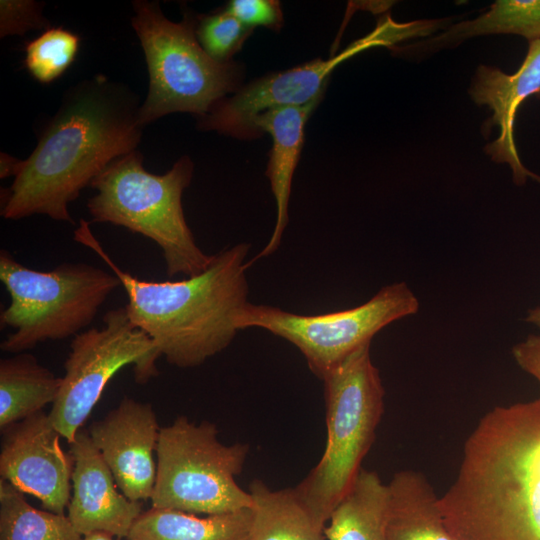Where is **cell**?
Segmentation results:
<instances>
[{
	"label": "cell",
	"instance_id": "obj_1",
	"mask_svg": "<svg viewBox=\"0 0 540 540\" xmlns=\"http://www.w3.org/2000/svg\"><path fill=\"white\" fill-rule=\"evenodd\" d=\"M137 100L104 76L79 83L60 108L6 191L1 215L35 214L74 224L68 205L113 160L136 150L143 125Z\"/></svg>",
	"mask_w": 540,
	"mask_h": 540
},
{
	"label": "cell",
	"instance_id": "obj_2",
	"mask_svg": "<svg viewBox=\"0 0 540 540\" xmlns=\"http://www.w3.org/2000/svg\"><path fill=\"white\" fill-rule=\"evenodd\" d=\"M439 508L455 540H540V397L497 406L467 438Z\"/></svg>",
	"mask_w": 540,
	"mask_h": 540
},
{
	"label": "cell",
	"instance_id": "obj_3",
	"mask_svg": "<svg viewBox=\"0 0 540 540\" xmlns=\"http://www.w3.org/2000/svg\"><path fill=\"white\" fill-rule=\"evenodd\" d=\"M80 220L74 240L94 251L119 278L133 324L155 343L161 356L179 368H192L226 349L237 333L248 302L246 260L250 244L213 254L201 273L179 281H146L122 270Z\"/></svg>",
	"mask_w": 540,
	"mask_h": 540
},
{
	"label": "cell",
	"instance_id": "obj_4",
	"mask_svg": "<svg viewBox=\"0 0 540 540\" xmlns=\"http://www.w3.org/2000/svg\"><path fill=\"white\" fill-rule=\"evenodd\" d=\"M193 169L191 159L183 156L165 174H152L137 150L113 160L90 184L96 190L87 202L92 221L121 226L154 241L168 276L203 272L213 255L197 245L182 206Z\"/></svg>",
	"mask_w": 540,
	"mask_h": 540
},
{
	"label": "cell",
	"instance_id": "obj_5",
	"mask_svg": "<svg viewBox=\"0 0 540 540\" xmlns=\"http://www.w3.org/2000/svg\"><path fill=\"white\" fill-rule=\"evenodd\" d=\"M370 344L350 354L322 378L327 439L318 463L294 491L314 520L328 519L361 468L384 412V387Z\"/></svg>",
	"mask_w": 540,
	"mask_h": 540
},
{
	"label": "cell",
	"instance_id": "obj_6",
	"mask_svg": "<svg viewBox=\"0 0 540 540\" xmlns=\"http://www.w3.org/2000/svg\"><path fill=\"white\" fill-rule=\"evenodd\" d=\"M0 280L10 297L0 314L1 328H12L0 344L21 353L48 340L76 336L92 321L119 278L86 263H62L50 271L25 267L7 250L0 251Z\"/></svg>",
	"mask_w": 540,
	"mask_h": 540
},
{
	"label": "cell",
	"instance_id": "obj_7",
	"mask_svg": "<svg viewBox=\"0 0 540 540\" xmlns=\"http://www.w3.org/2000/svg\"><path fill=\"white\" fill-rule=\"evenodd\" d=\"M131 19L144 51L149 74L148 93L140 105L145 126L174 112L206 115L224 96L238 87L241 70L232 61L218 62L201 47L196 22L186 14L173 22L157 2H133Z\"/></svg>",
	"mask_w": 540,
	"mask_h": 540
},
{
	"label": "cell",
	"instance_id": "obj_8",
	"mask_svg": "<svg viewBox=\"0 0 540 540\" xmlns=\"http://www.w3.org/2000/svg\"><path fill=\"white\" fill-rule=\"evenodd\" d=\"M248 452L247 444L220 442L214 423L178 416L160 430L152 507L206 515L252 508L236 482Z\"/></svg>",
	"mask_w": 540,
	"mask_h": 540
},
{
	"label": "cell",
	"instance_id": "obj_9",
	"mask_svg": "<svg viewBox=\"0 0 540 540\" xmlns=\"http://www.w3.org/2000/svg\"><path fill=\"white\" fill-rule=\"evenodd\" d=\"M103 322L101 329L74 336L60 391L49 412L52 424L69 444L118 371L132 366L139 384L159 374L156 363L161 354L152 339L133 324L126 306L106 312Z\"/></svg>",
	"mask_w": 540,
	"mask_h": 540
},
{
	"label": "cell",
	"instance_id": "obj_10",
	"mask_svg": "<svg viewBox=\"0 0 540 540\" xmlns=\"http://www.w3.org/2000/svg\"><path fill=\"white\" fill-rule=\"evenodd\" d=\"M419 310L415 294L404 282L382 287L365 303L346 310L300 315L269 305L248 303L240 330L257 327L281 337L303 354L309 369L322 378L384 327Z\"/></svg>",
	"mask_w": 540,
	"mask_h": 540
},
{
	"label": "cell",
	"instance_id": "obj_11",
	"mask_svg": "<svg viewBox=\"0 0 540 540\" xmlns=\"http://www.w3.org/2000/svg\"><path fill=\"white\" fill-rule=\"evenodd\" d=\"M396 30L398 26L387 20L329 59H315L238 88L234 95L221 99L200 117L199 127L238 139L257 138L260 134L254 120L260 113L275 107L303 106L322 97L325 81L338 64L366 48L394 42L398 36Z\"/></svg>",
	"mask_w": 540,
	"mask_h": 540
},
{
	"label": "cell",
	"instance_id": "obj_12",
	"mask_svg": "<svg viewBox=\"0 0 540 540\" xmlns=\"http://www.w3.org/2000/svg\"><path fill=\"white\" fill-rule=\"evenodd\" d=\"M0 451L1 479L38 498L45 510L64 514L72 491L74 461L49 414L40 411L5 428Z\"/></svg>",
	"mask_w": 540,
	"mask_h": 540
},
{
	"label": "cell",
	"instance_id": "obj_13",
	"mask_svg": "<svg viewBox=\"0 0 540 540\" xmlns=\"http://www.w3.org/2000/svg\"><path fill=\"white\" fill-rule=\"evenodd\" d=\"M160 430L152 405L127 396L89 427L90 439L119 490L132 501L152 497L156 479L154 454Z\"/></svg>",
	"mask_w": 540,
	"mask_h": 540
},
{
	"label": "cell",
	"instance_id": "obj_14",
	"mask_svg": "<svg viewBox=\"0 0 540 540\" xmlns=\"http://www.w3.org/2000/svg\"><path fill=\"white\" fill-rule=\"evenodd\" d=\"M70 453L74 467L67 516L74 528L82 536L103 531L127 538L143 513L142 503L128 499L119 490L88 430H79L70 443Z\"/></svg>",
	"mask_w": 540,
	"mask_h": 540
},
{
	"label": "cell",
	"instance_id": "obj_15",
	"mask_svg": "<svg viewBox=\"0 0 540 540\" xmlns=\"http://www.w3.org/2000/svg\"><path fill=\"white\" fill-rule=\"evenodd\" d=\"M536 93H540V39L529 42L527 55L516 73L508 75L498 68L481 65L470 89L478 105H487L493 111L488 125L500 127L499 137L486 146V152L493 161L509 164L517 185L524 184L531 174L516 150L514 120L520 104Z\"/></svg>",
	"mask_w": 540,
	"mask_h": 540
},
{
	"label": "cell",
	"instance_id": "obj_16",
	"mask_svg": "<svg viewBox=\"0 0 540 540\" xmlns=\"http://www.w3.org/2000/svg\"><path fill=\"white\" fill-rule=\"evenodd\" d=\"M320 99L321 97L303 106L271 108L260 113L254 120V127L260 135L267 132L272 137L266 175L275 198L276 221L268 243L251 260L252 263L259 258L270 256L280 245L288 224L291 185L303 146L304 128Z\"/></svg>",
	"mask_w": 540,
	"mask_h": 540
},
{
	"label": "cell",
	"instance_id": "obj_17",
	"mask_svg": "<svg viewBox=\"0 0 540 540\" xmlns=\"http://www.w3.org/2000/svg\"><path fill=\"white\" fill-rule=\"evenodd\" d=\"M387 485V540H455L441 514L439 497L423 473L402 470Z\"/></svg>",
	"mask_w": 540,
	"mask_h": 540
},
{
	"label": "cell",
	"instance_id": "obj_18",
	"mask_svg": "<svg viewBox=\"0 0 540 540\" xmlns=\"http://www.w3.org/2000/svg\"><path fill=\"white\" fill-rule=\"evenodd\" d=\"M252 508L198 517L170 509L151 508L134 523L128 540H248Z\"/></svg>",
	"mask_w": 540,
	"mask_h": 540
},
{
	"label": "cell",
	"instance_id": "obj_19",
	"mask_svg": "<svg viewBox=\"0 0 540 540\" xmlns=\"http://www.w3.org/2000/svg\"><path fill=\"white\" fill-rule=\"evenodd\" d=\"M62 379L37 358L21 352L0 361V430L53 404Z\"/></svg>",
	"mask_w": 540,
	"mask_h": 540
},
{
	"label": "cell",
	"instance_id": "obj_20",
	"mask_svg": "<svg viewBox=\"0 0 540 540\" xmlns=\"http://www.w3.org/2000/svg\"><path fill=\"white\" fill-rule=\"evenodd\" d=\"M389 492L374 471L361 469L324 527L327 540H387Z\"/></svg>",
	"mask_w": 540,
	"mask_h": 540
},
{
	"label": "cell",
	"instance_id": "obj_21",
	"mask_svg": "<svg viewBox=\"0 0 540 540\" xmlns=\"http://www.w3.org/2000/svg\"><path fill=\"white\" fill-rule=\"evenodd\" d=\"M249 493L253 517L248 540H327L293 488L272 490L255 479Z\"/></svg>",
	"mask_w": 540,
	"mask_h": 540
},
{
	"label": "cell",
	"instance_id": "obj_22",
	"mask_svg": "<svg viewBox=\"0 0 540 540\" xmlns=\"http://www.w3.org/2000/svg\"><path fill=\"white\" fill-rule=\"evenodd\" d=\"M68 516L31 506L23 493L0 479V540H82Z\"/></svg>",
	"mask_w": 540,
	"mask_h": 540
},
{
	"label": "cell",
	"instance_id": "obj_23",
	"mask_svg": "<svg viewBox=\"0 0 540 540\" xmlns=\"http://www.w3.org/2000/svg\"><path fill=\"white\" fill-rule=\"evenodd\" d=\"M494 33L521 35L529 42L540 39V0H498L487 13L456 24L434 41L445 44Z\"/></svg>",
	"mask_w": 540,
	"mask_h": 540
},
{
	"label": "cell",
	"instance_id": "obj_24",
	"mask_svg": "<svg viewBox=\"0 0 540 540\" xmlns=\"http://www.w3.org/2000/svg\"><path fill=\"white\" fill-rule=\"evenodd\" d=\"M79 44L77 34L62 27H50L27 43L25 66L38 82L51 83L61 77L74 62Z\"/></svg>",
	"mask_w": 540,
	"mask_h": 540
},
{
	"label": "cell",
	"instance_id": "obj_25",
	"mask_svg": "<svg viewBox=\"0 0 540 540\" xmlns=\"http://www.w3.org/2000/svg\"><path fill=\"white\" fill-rule=\"evenodd\" d=\"M251 29L227 9L202 15L196 22V36L203 50L218 62H230Z\"/></svg>",
	"mask_w": 540,
	"mask_h": 540
},
{
	"label": "cell",
	"instance_id": "obj_26",
	"mask_svg": "<svg viewBox=\"0 0 540 540\" xmlns=\"http://www.w3.org/2000/svg\"><path fill=\"white\" fill-rule=\"evenodd\" d=\"M42 4L31 0L0 1V36L24 35L27 31L49 29Z\"/></svg>",
	"mask_w": 540,
	"mask_h": 540
},
{
	"label": "cell",
	"instance_id": "obj_27",
	"mask_svg": "<svg viewBox=\"0 0 540 540\" xmlns=\"http://www.w3.org/2000/svg\"><path fill=\"white\" fill-rule=\"evenodd\" d=\"M227 10L248 28L264 26L279 30L283 25V13L279 1L232 0Z\"/></svg>",
	"mask_w": 540,
	"mask_h": 540
},
{
	"label": "cell",
	"instance_id": "obj_28",
	"mask_svg": "<svg viewBox=\"0 0 540 540\" xmlns=\"http://www.w3.org/2000/svg\"><path fill=\"white\" fill-rule=\"evenodd\" d=\"M517 365L540 385V336L530 335L512 348Z\"/></svg>",
	"mask_w": 540,
	"mask_h": 540
},
{
	"label": "cell",
	"instance_id": "obj_29",
	"mask_svg": "<svg viewBox=\"0 0 540 540\" xmlns=\"http://www.w3.org/2000/svg\"><path fill=\"white\" fill-rule=\"evenodd\" d=\"M1 169H0V177L6 178L8 176L13 175L16 176L21 160H18L12 156H9L7 154L1 153Z\"/></svg>",
	"mask_w": 540,
	"mask_h": 540
},
{
	"label": "cell",
	"instance_id": "obj_30",
	"mask_svg": "<svg viewBox=\"0 0 540 540\" xmlns=\"http://www.w3.org/2000/svg\"><path fill=\"white\" fill-rule=\"evenodd\" d=\"M82 540H118V539H115V536L107 532L96 531V532H92L90 534L83 536Z\"/></svg>",
	"mask_w": 540,
	"mask_h": 540
},
{
	"label": "cell",
	"instance_id": "obj_31",
	"mask_svg": "<svg viewBox=\"0 0 540 540\" xmlns=\"http://www.w3.org/2000/svg\"><path fill=\"white\" fill-rule=\"evenodd\" d=\"M525 320L540 329V307L530 309Z\"/></svg>",
	"mask_w": 540,
	"mask_h": 540
}]
</instances>
